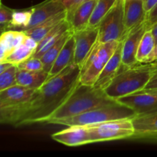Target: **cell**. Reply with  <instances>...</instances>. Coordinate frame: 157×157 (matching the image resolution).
<instances>
[{
  "mask_svg": "<svg viewBox=\"0 0 157 157\" xmlns=\"http://www.w3.org/2000/svg\"><path fill=\"white\" fill-rule=\"evenodd\" d=\"M81 67L73 64L51 77L35 90L30 101L11 114L2 124L20 127L46 123L80 84Z\"/></svg>",
  "mask_w": 157,
  "mask_h": 157,
  "instance_id": "obj_1",
  "label": "cell"
},
{
  "mask_svg": "<svg viewBox=\"0 0 157 157\" xmlns=\"http://www.w3.org/2000/svg\"><path fill=\"white\" fill-rule=\"evenodd\" d=\"M116 103L117 101L107 96L104 90L96 88L92 85L80 83L65 102L48 120L46 124L76 116L90 110Z\"/></svg>",
  "mask_w": 157,
  "mask_h": 157,
  "instance_id": "obj_2",
  "label": "cell"
},
{
  "mask_svg": "<svg viewBox=\"0 0 157 157\" xmlns=\"http://www.w3.org/2000/svg\"><path fill=\"white\" fill-rule=\"evenodd\" d=\"M150 64H138L131 67L124 66L121 71L104 89V92L113 100L132 94L145 88L153 71Z\"/></svg>",
  "mask_w": 157,
  "mask_h": 157,
  "instance_id": "obj_3",
  "label": "cell"
},
{
  "mask_svg": "<svg viewBox=\"0 0 157 157\" xmlns=\"http://www.w3.org/2000/svg\"><path fill=\"white\" fill-rule=\"evenodd\" d=\"M136 116V113L133 110L117 102L90 110L76 116L52 121L50 124L67 127L75 125L89 126L113 120L125 118L133 119Z\"/></svg>",
  "mask_w": 157,
  "mask_h": 157,
  "instance_id": "obj_4",
  "label": "cell"
},
{
  "mask_svg": "<svg viewBox=\"0 0 157 157\" xmlns=\"http://www.w3.org/2000/svg\"><path fill=\"white\" fill-rule=\"evenodd\" d=\"M121 42L117 41L101 42L98 41L81 67V84L92 86L94 84L97 78Z\"/></svg>",
  "mask_w": 157,
  "mask_h": 157,
  "instance_id": "obj_5",
  "label": "cell"
},
{
  "mask_svg": "<svg viewBox=\"0 0 157 157\" xmlns=\"http://www.w3.org/2000/svg\"><path fill=\"white\" fill-rule=\"evenodd\" d=\"M87 127L92 144L133 138L135 133L131 118L113 120Z\"/></svg>",
  "mask_w": 157,
  "mask_h": 157,
  "instance_id": "obj_6",
  "label": "cell"
},
{
  "mask_svg": "<svg viewBox=\"0 0 157 157\" xmlns=\"http://www.w3.org/2000/svg\"><path fill=\"white\" fill-rule=\"evenodd\" d=\"M101 42L122 41L127 34L124 23V0H117L114 6L101 19L98 26Z\"/></svg>",
  "mask_w": 157,
  "mask_h": 157,
  "instance_id": "obj_7",
  "label": "cell"
},
{
  "mask_svg": "<svg viewBox=\"0 0 157 157\" xmlns=\"http://www.w3.org/2000/svg\"><path fill=\"white\" fill-rule=\"evenodd\" d=\"M36 90L16 85L0 91V121L2 124L11 114L29 102Z\"/></svg>",
  "mask_w": 157,
  "mask_h": 157,
  "instance_id": "obj_8",
  "label": "cell"
},
{
  "mask_svg": "<svg viewBox=\"0 0 157 157\" xmlns=\"http://www.w3.org/2000/svg\"><path fill=\"white\" fill-rule=\"evenodd\" d=\"M148 29L146 20L144 22L129 30L122 41V61L125 67H131L138 64L136 53L143 36Z\"/></svg>",
  "mask_w": 157,
  "mask_h": 157,
  "instance_id": "obj_9",
  "label": "cell"
},
{
  "mask_svg": "<svg viewBox=\"0 0 157 157\" xmlns=\"http://www.w3.org/2000/svg\"><path fill=\"white\" fill-rule=\"evenodd\" d=\"M135 112L136 116L150 114L157 112V95L149 92L138 91L116 100Z\"/></svg>",
  "mask_w": 157,
  "mask_h": 157,
  "instance_id": "obj_10",
  "label": "cell"
},
{
  "mask_svg": "<svg viewBox=\"0 0 157 157\" xmlns=\"http://www.w3.org/2000/svg\"><path fill=\"white\" fill-rule=\"evenodd\" d=\"M75 41V64L81 67L87 55L98 42L99 31L98 27L87 26L73 32Z\"/></svg>",
  "mask_w": 157,
  "mask_h": 157,
  "instance_id": "obj_11",
  "label": "cell"
},
{
  "mask_svg": "<svg viewBox=\"0 0 157 157\" xmlns=\"http://www.w3.org/2000/svg\"><path fill=\"white\" fill-rule=\"evenodd\" d=\"M52 138L67 147H79L92 144L87 126H69L64 130L53 133Z\"/></svg>",
  "mask_w": 157,
  "mask_h": 157,
  "instance_id": "obj_12",
  "label": "cell"
},
{
  "mask_svg": "<svg viewBox=\"0 0 157 157\" xmlns=\"http://www.w3.org/2000/svg\"><path fill=\"white\" fill-rule=\"evenodd\" d=\"M121 42L120 43L114 54L112 55L98 78H97L94 84L93 85L96 88L104 90V89L110 84L113 78L124 67V65L123 64L122 55H121V52H122V43Z\"/></svg>",
  "mask_w": 157,
  "mask_h": 157,
  "instance_id": "obj_13",
  "label": "cell"
},
{
  "mask_svg": "<svg viewBox=\"0 0 157 157\" xmlns=\"http://www.w3.org/2000/svg\"><path fill=\"white\" fill-rule=\"evenodd\" d=\"M32 8V15L27 29H32L52 16L66 12V9L60 0H45ZM26 29V30H27Z\"/></svg>",
  "mask_w": 157,
  "mask_h": 157,
  "instance_id": "obj_14",
  "label": "cell"
},
{
  "mask_svg": "<svg viewBox=\"0 0 157 157\" xmlns=\"http://www.w3.org/2000/svg\"><path fill=\"white\" fill-rule=\"evenodd\" d=\"M146 17L144 0H124V23L127 32L144 22Z\"/></svg>",
  "mask_w": 157,
  "mask_h": 157,
  "instance_id": "obj_15",
  "label": "cell"
},
{
  "mask_svg": "<svg viewBox=\"0 0 157 157\" xmlns=\"http://www.w3.org/2000/svg\"><path fill=\"white\" fill-rule=\"evenodd\" d=\"M98 0H85L74 12L67 21L71 25L72 32L89 26L90 18Z\"/></svg>",
  "mask_w": 157,
  "mask_h": 157,
  "instance_id": "obj_16",
  "label": "cell"
},
{
  "mask_svg": "<svg viewBox=\"0 0 157 157\" xmlns=\"http://www.w3.org/2000/svg\"><path fill=\"white\" fill-rule=\"evenodd\" d=\"M132 121L135 130L133 138L148 139L157 135V112L142 116H136Z\"/></svg>",
  "mask_w": 157,
  "mask_h": 157,
  "instance_id": "obj_17",
  "label": "cell"
},
{
  "mask_svg": "<svg viewBox=\"0 0 157 157\" xmlns=\"http://www.w3.org/2000/svg\"><path fill=\"white\" fill-rule=\"evenodd\" d=\"M71 25L67 19L60 23L54 29H52L41 41L38 44L36 50L32 56L41 58L44 52H47L51 47L56 44L66 33L71 32Z\"/></svg>",
  "mask_w": 157,
  "mask_h": 157,
  "instance_id": "obj_18",
  "label": "cell"
},
{
  "mask_svg": "<svg viewBox=\"0 0 157 157\" xmlns=\"http://www.w3.org/2000/svg\"><path fill=\"white\" fill-rule=\"evenodd\" d=\"M73 34V33H72ZM75 41L73 35H71L62 50L55 60L52 69L49 71V78L58 75L68 66L75 64Z\"/></svg>",
  "mask_w": 157,
  "mask_h": 157,
  "instance_id": "obj_19",
  "label": "cell"
},
{
  "mask_svg": "<svg viewBox=\"0 0 157 157\" xmlns=\"http://www.w3.org/2000/svg\"><path fill=\"white\" fill-rule=\"evenodd\" d=\"M26 36L27 35L24 31L7 30L2 32L0 38V61H5L24 41Z\"/></svg>",
  "mask_w": 157,
  "mask_h": 157,
  "instance_id": "obj_20",
  "label": "cell"
},
{
  "mask_svg": "<svg viewBox=\"0 0 157 157\" xmlns=\"http://www.w3.org/2000/svg\"><path fill=\"white\" fill-rule=\"evenodd\" d=\"M66 19H67V12H61L58 15H54L52 18L40 23L39 25L32 29L25 30L24 32H25L26 35L39 43L52 29H55L57 25Z\"/></svg>",
  "mask_w": 157,
  "mask_h": 157,
  "instance_id": "obj_21",
  "label": "cell"
},
{
  "mask_svg": "<svg viewBox=\"0 0 157 157\" xmlns=\"http://www.w3.org/2000/svg\"><path fill=\"white\" fill-rule=\"evenodd\" d=\"M49 78V73L44 70L38 71H28L17 70V84L28 87V88L38 90Z\"/></svg>",
  "mask_w": 157,
  "mask_h": 157,
  "instance_id": "obj_22",
  "label": "cell"
},
{
  "mask_svg": "<svg viewBox=\"0 0 157 157\" xmlns=\"http://www.w3.org/2000/svg\"><path fill=\"white\" fill-rule=\"evenodd\" d=\"M38 43L35 39L27 35L24 41L16 49H15L3 61H7V62L17 66L20 63L23 62L34 55L37 47H38Z\"/></svg>",
  "mask_w": 157,
  "mask_h": 157,
  "instance_id": "obj_23",
  "label": "cell"
},
{
  "mask_svg": "<svg viewBox=\"0 0 157 157\" xmlns=\"http://www.w3.org/2000/svg\"><path fill=\"white\" fill-rule=\"evenodd\" d=\"M156 43L150 29H147L140 43L136 53V61L140 64L153 62V53Z\"/></svg>",
  "mask_w": 157,
  "mask_h": 157,
  "instance_id": "obj_24",
  "label": "cell"
},
{
  "mask_svg": "<svg viewBox=\"0 0 157 157\" xmlns=\"http://www.w3.org/2000/svg\"><path fill=\"white\" fill-rule=\"evenodd\" d=\"M72 31L66 33L56 44H54L52 47H51L47 52H44V55L41 57V60L42 61L43 64H44V70L46 71L49 73V71L52 69V66H53L54 63H55V60L58 58V55L62 50L63 47L65 44L66 41L69 38V37L72 35Z\"/></svg>",
  "mask_w": 157,
  "mask_h": 157,
  "instance_id": "obj_25",
  "label": "cell"
},
{
  "mask_svg": "<svg viewBox=\"0 0 157 157\" xmlns=\"http://www.w3.org/2000/svg\"><path fill=\"white\" fill-rule=\"evenodd\" d=\"M117 0H98L90 18L89 26L98 27L100 21L114 6Z\"/></svg>",
  "mask_w": 157,
  "mask_h": 157,
  "instance_id": "obj_26",
  "label": "cell"
},
{
  "mask_svg": "<svg viewBox=\"0 0 157 157\" xmlns=\"http://www.w3.org/2000/svg\"><path fill=\"white\" fill-rule=\"evenodd\" d=\"M32 15V8L24 10L14 9L12 21L8 30L12 29H20V31H25L29 27Z\"/></svg>",
  "mask_w": 157,
  "mask_h": 157,
  "instance_id": "obj_27",
  "label": "cell"
},
{
  "mask_svg": "<svg viewBox=\"0 0 157 157\" xmlns=\"http://www.w3.org/2000/svg\"><path fill=\"white\" fill-rule=\"evenodd\" d=\"M17 70V66L12 65L0 74V91L16 85Z\"/></svg>",
  "mask_w": 157,
  "mask_h": 157,
  "instance_id": "obj_28",
  "label": "cell"
},
{
  "mask_svg": "<svg viewBox=\"0 0 157 157\" xmlns=\"http://www.w3.org/2000/svg\"><path fill=\"white\" fill-rule=\"evenodd\" d=\"M17 67L21 70L28 71H38L44 70V64L41 58L32 56L18 64Z\"/></svg>",
  "mask_w": 157,
  "mask_h": 157,
  "instance_id": "obj_29",
  "label": "cell"
},
{
  "mask_svg": "<svg viewBox=\"0 0 157 157\" xmlns=\"http://www.w3.org/2000/svg\"><path fill=\"white\" fill-rule=\"evenodd\" d=\"M14 9H10L1 3L0 6V28L2 32L9 29V25L12 18Z\"/></svg>",
  "mask_w": 157,
  "mask_h": 157,
  "instance_id": "obj_30",
  "label": "cell"
},
{
  "mask_svg": "<svg viewBox=\"0 0 157 157\" xmlns=\"http://www.w3.org/2000/svg\"><path fill=\"white\" fill-rule=\"evenodd\" d=\"M64 5L67 12V20H68L73 15L75 9L85 0H60Z\"/></svg>",
  "mask_w": 157,
  "mask_h": 157,
  "instance_id": "obj_31",
  "label": "cell"
},
{
  "mask_svg": "<svg viewBox=\"0 0 157 157\" xmlns=\"http://www.w3.org/2000/svg\"><path fill=\"white\" fill-rule=\"evenodd\" d=\"M146 22H147L148 29L157 23V5L147 13Z\"/></svg>",
  "mask_w": 157,
  "mask_h": 157,
  "instance_id": "obj_32",
  "label": "cell"
},
{
  "mask_svg": "<svg viewBox=\"0 0 157 157\" xmlns=\"http://www.w3.org/2000/svg\"><path fill=\"white\" fill-rule=\"evenodd\" d=\"M153 71H152L150 79L144 90H153V89H157V66L153 65Z\"/></svg>",
  "mask_w": 157,
  "mask_h": 157,
  "instance_id": "obj_33",
  "label": "cell"
},
{
  "mask_svg": "<svg viewBox=\"0 0 157 157\" xmlns=\"http://www.w3.org/2000/svg\"><path fill=\"white\" fill-rule=\"evenodd\" d=\"M157 5V0H145L144 1V9L146 12H148Z\"/></svg>",
  "mask_w": 157,
  "mask_h": 157,
  "instance_id": "obj_34",
  "label": "cell"
},
{
  "mask_svg": "<svg viewBox=\"0 0 157 157\" xmlns=\"http://www.w3.org/2000/svg\"><path fill=\"white\" fill-rule=\"evenodd\" d=\"M12 65H14V64L7 62V61H1L0 62V74L4 72L5 71L7 70L8 68H9Z\"/></svg>",
  "mask_w": 157,
  "mask_h": 157,
  "instance_id": "obj_35",
  "label": "cell"
},
{
  "mask_svg": "<svg viewBox=\"0 0 157 157\" xmlns=\"http://www.w3.org/2000/svg\"><path fill=\"white\" fill-rule=\"evenodd\" d=\"M149 29H150L152 34H153V37L155 38V41H156V43L157 44V23L156 24L153 25L151 28H150Z\"/></svg>",
  "mask_w": 157,
  "mask_h": 157,
  "instance_id": "obj_36",
  "label": "cell"
},
{
  "mask_svg": "<svg viewBox=\"0 0 157 157\" xmlns=\"http://www.w3.org/2000/svg\"><path fill=\"white\" fill-rule=\"evenodd\" d=\"M143 91H146V92H149V93L151 94H154L157 95V89H153V90H142Z\"/></svg>",
  "mask_w": 157,
  "mask_h": 157,
  "instance_id": "obj_37",
  "label": "cell"
},
{
  "mask_svg": "<svg viewBox=\"0 0 157 157\" xmlns=\"http://www.w3.org/2000/svg\"><path fill=\"white\" fill-rule=\"evenodd\" d=\"M152 64H153V65H155V66H157V60H156V61H153V62H152Z\"/></svg>",
  "mask_w": 157,
  "mask_h": 157,
  "instance_id": "obj_38",
  "label": "cell"
},
{
  "mask_svg": "<svg viewBox=\"0 0 157 157\" xmlns=\"http://www.w3.org/2000/svg\"><path fill=\"white\" fill-rule=\"evenodd\" d=\"M144 1H145V0H144Z\"/></svg>",
  "mask_w": 157,
  "mask_h": 157,
  "instance_id": "obj_39",
  "label": "cell"
}]
</instances>
